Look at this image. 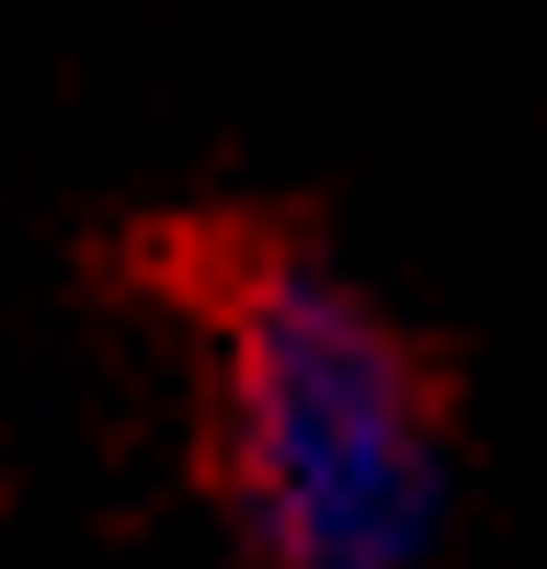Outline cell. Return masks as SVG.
<instances>
[{"mask_svg": "<svg viewBox=\"0 0 547 569\" xmlns=\"http://www.w3.org/2000/svg\"><path fill=\"white\" fill-rule=\"evenodd\" d=\"M217 467L262 569H410L445 525L422 353L297 251L217 284Z\"/></svg>", "mask_w": 547, "mask_h": 569, "instance_id": "6da1fadb", "label": "cell"}]
</instances>
